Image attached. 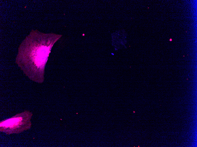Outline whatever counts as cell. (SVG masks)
<instances>
[{
	"label": "cell",
	"mask_w": 197,
	"mask_h": 147,
	"mask_svg": "<svg viewBox=\"0 0 197 147\" xmlns=\"http://www.w3.org/2000/svg\"><path fill=\"white\" fill-rule=\"evenodd\" d=\"M21 117L12 118L4 121L0 124L1 126L12 127L17 125L21 121Z\"/></svg>",
	"instance_id": "cell-1"
}]
</instances>
